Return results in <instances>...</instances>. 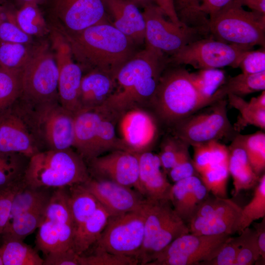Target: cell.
Segmentation results:
<instances>
[{
  "label": "cell",
  "instance_id": "cell-64",
  "mask_svg": "<svg viewBox=\"0 0 265 265\" xmlns=\"http://www.w3.org/2000/svg\"><path fill=\"white\" fill-rule=\"evenodd\" d=\"M1 0H0V1H1Z\"/></svg>",
  "mask_w": 265,
  "mask_h": 265
},
{
  "label": "cell",
  "instance_id": "cell-20",
  "mask_svg": "<svg viewBox=\"0 0 265 265\" xmlns=\"http://www.w3.org/2000/svg\"><path fill=\"white\" fill-rule=\"evenodd\" d=\"M40 151L15 102L0 116V153H18L29 158Z\"/></svg>",
  "mask_w": 265,
  "mask_h": 265
},
{
  "label": "cell",
  "instance_id": "cell-62",
  "mask_svg": "<svg viewBox=\"0 0 265 265\" xmlns=\"http://www.w3.org/2000/svg\"><path fill=\"white\" fill-rule=\"evenodd\" d=\"M4 10L0 6V20L2 19L3 17L4 14Z\"/></svg>",
  "mask_w": 265,
  "mask_h": 265
},
{
  "label": "cell",
  "instance_id": "cell-4",
  "mask_svg": "<svg viewBox=\"0 0 265 265\" xmlns=\"http://www.w3.org/2000/svg\"><path fill=\"white\" fill-rule=\"evenodd\" d=\"M204 107L190 72L180 65L167 67L161 76L150 106L160 123L171 128Z\"/></svg>",
  "mask_w": 265,
  "mask_h": 265
},
{
  "label": "cell",
  "instance_id": "cell-26",
  "mask_svg": "<svg viewBox=\"0 0 265 265\" xmlns=\"http://www.w3.org/2000/svg\"><path fill=\"white\" fill-rule=\"evenodd\" d=\"M228 149V169L233 179L234 195L236 196L241 191L255 187L260 177L253 170L238 135L234 138Z\"/></svg>",
  "mask_w": 265,
  "mask_h": 265
},
{
  "label": "cell",
  "instance_id": "cell-9",
  "mask_svg": "<svg viewBox=\"0 0 265 265\" xmlns=\"http://www.w3.org/2000/svg\"><path fill=\"white\" fill-rule=\"evenodd\" d=\"M227 104L223 99L201 108L171 127V134L192 146L231 136L235 130L228 117Z\"/></svg>",
  "mask_w": 265,
  "mask_h": 265
},
{
  "label": "cell",
  "instance_id": "cell-8",
  "mask_svg": "<svg viewBox=\"0 0 265 265\" xmlns=\"http://www.w3.org/2000/svg\"><path fill=\"white\" fill-rule=\"evenodd\" d=\"M21 80L19 101L28 104L59 101L58 66L47 43L34 46L31 57L21 70Z\"/></svg>",
  "mask_w": 265,
  "mask_h": 265
},
{
  "label": "cell",
  "instance_id": "cell-58",
  "mask_svg": "<svg viewBox=\"0 0 265 265\" xmlns=\"http://www.w3.org/2000/svg\"><path fill=\"white\" fill-rule=\"evenodd\" d=\"M241 6H246L251 11L265 14V0H234Z\"/></svg>",
  "mask_w": 265,
  "mask_h": 265
},
{
  "label": "cell",
  "instance_id": "cell-35",
  "mask_svg": "<svg viewBox=\"0 0 265 265\" xmlns=\"http://www.w3.org/2000/svg\"><path fill=\"white\" fill-rule=\"evenodd\" d=\"M28 159L18 153H0V190L23 179Z\"/></svg>",
  "mask_w": 265,
  "mask_h": 265
},
{
  "label": "cell",
  "instance_id": "cell-48",
  "mask_svg": "<svg viewBox=\"0 0 265 265\" xmlns=\"http://www.w3.org/2000/svg\"><path fill=\"white\" fill-rule=\"evenodd\" d=\"M138 264L134 257L109 253L96 248L93 254L80 255L79 265H135Z\"/></svg>",
  "mask_w": 265,
  "mask_h": 265
},
{
  "label": "cell",
  "instance_id": "cell-19",
  "mask_svg": "<svg viewBox=\"0 0 265 265\" xmlns=\"http://www.w3.org/2000/svg\"><path fill=\"white\" fill-rule=\"evenodd\" d=\"M82 185L107 210L110 217L140 210L146 201L136 190L110 180L90 177Z\"/></svg>",
  "mask_w": 265,
  "mask_h": 265
},
{
  "label": "cell",
  "instance_id": "cell-16",
  "mask_svg": "<svg viewBox=\"0 0 265 265\" xmlns=\"http://www.w3.org/2000/svg\"><path fill=\"white\" fill-rule=\"evenodd\" d=\"M52 47L58 69V92L63 107L76 114L80 110L79 95L83 74L80 66L74 61L69 44L56 28H51Z\"/></svg>",
  "mask_w": 265,
  "mask_h": 265
},
{
  "label": "cell",
  "instance_id": "cell-11",
  "mask_svg": "<svg viewBox=\"0 0 265 265\" xmlns=\"http://www.w3.org/2000/svg\"><path fill=\"white\" fill-rule=\"evenodd\" d=\"M230 236L183 235L157 254L147 265H200L212 259Z\"/></svg>",
  "mask_w": 265,
  "mask_h": 265
},
{
  "label": "cell",
  "instance_id": "cell-5",
  "mask_svg": "<svg viewBox=\"0 0 265 265\" xmlns=\"http://www.w3.org/2000/svg\"><path fill=\"white\" fill-rule=\"evenodd\" d=\"M16 105L41 151L73 148L75 114L59 101L28 104L18 99Z\"/></svg>",
  "mask_w": 265,
  "mask_h": 265
},
{
  "label": "cell",
  "instance_id": "cell-22",
  "mask_svg": "<svg viewBox=\"0 0 265 265\" xmlns=\"http://www.w3.org/2000/svg\"><path fill=\"white\" fill-rule=\"evenodd\" d=\"M112 25L136 46L145 40V22L139 7L129 0H103Z\"/></svg>",
  "mask_w": 265,
  "mask_h": 265
},
{
  "label": "cell",
  "instance_id": "cell-12",
  "mask_svg": "<svg viewBox=\"0 0 265 265\" xmlns=\"http://www.w3.org/2000/svg\"><path fill=\"white\" fill-rule=\"evenodd\" d=\"M146 45L170 56L190 43L208 37L198 30L167 20L156 4L144 8Z\"/></svg>",
  "mask_w": 265,
  "mask_h": 265
},
{
  "label": "cell",
  "instance_id": "cell-55",
  "mask_svg": "<svg viewBox=\"0 0 265 265\" xmlns=\"http://www.w3.org/2000/svg\"><path fill=\"white\" fill-rule=\"evenodd\" d=\"M201 10L209 16L212 17L225 8L234 0H198Z\"/></svg>",
  "mask_w": 265,
  "mask_h": 265
},
{
  "label": "cell",
  "instance_id": "cell-32",
  "mask_svg": "<svg viewBox=\"0 0 265 265\" xmlns=\"http://www.w3.org/2000/svg\"><path fill=\"white\" fill-rule=\"evenodd\" d=\"M193 164L198 174L211 167L228 163V147L218 141H211L193 146Z\"/></svg>",
  "mask_w": 265,
  "mask_h": 265
},
{
  "label": "cell",
  "instance_id": "cell-39",
  "mask_svg": "<svg viewBox=\"0 0 265 265\" xmlns=\"http://www.w3.org/2000/svg\"><path fill=\"white\" fill-rule=\"evenodd\" d=\"M179 21L205 34L209 33L208 16L200 9L198 0H174Z\"/></svg>",
  "mask_w": 265,
  "mask_h": 265
},
{
  "label": "cell",
  "instance_id": "cell-15",
  "mask_svg": "<svg viewBox=\"0 0 265 265\" xmlns=\"http://www.w3.org/2000/svg\"><path fill=\"white\" fill-rule=\"evenodd\" d=\"M242 208L228 198L208 197L190 220L189 233L203 235H232L238 232Z\"/></svg>",
  "mask_w": 265,
  "mask_h": 265
},
{
  "label": "cell",
  "instance_id": "cell-60",
  "mask_svg": "<svg viewBox=\"0 0 265 265\" xmlns=\"http://www.w3.org/2000/svg\"><path fill=\"white\" fill-rule=\"evenodd\" d=\"M129 0L134 3L138 7H141L143 8L150 5L156 4L155 0Z\"/></svg>",
  "mask_w": 265,
  "mask_h": 265
},
{
  "label": "cell",
  "instance_id": "cell-37",
  "mask_svg": "<svg viewBox=\"0 0 265 265\" xmlns=\"http://www.w3.org/2000/svg\"><path fill=\"white\" fill-rule=\"evenodd\" d=\"M227 103L239 112L234 129L237 131L248 125H253L262 130L265 129V109H257L241 97L229 94Z\"/></svg>",
  "mask_w": 265,
  "mask_h": 265
},
{
  "label": "cell",
  "instance_id": "cell-44",
  "mask_svg": "<svg viewBox=\"0 0 265 265\" xmlns=\"http://www.w3.org/2000/svg\"><path fill=\"white\" fill-rule=\"evenodd\" d=\"M31 44L0 42V67L22 70L28 61L34 46Z\"/></svg>",
  "mask_w": 265,
  "mask_h": 265
},
{
  "label": "cell",
  "instance_id": "cell-45",
  "mask_svg": "<svg viewBox=\"0 0 265 265\" xmlns=\"http://www.w3.org/2000/svg\"><path fill=\"white\" fill-rule=\"evenodd\" d=\"M209 193L220 198L227 197V184L229 172L228 163L211 167L199 174Z\"/></svg>",
  "mask_w": 265,
  "mask_h": 265
},
{
  "label": "cell",
  "instance_id": "cell-46",
  "mask_svg": "<svg viewBox=\"0 0 265 265\" xmlns=\"http://www.w3.org/2000/svg\"><path fill=\"white\" fill-rule=\"evenodd\" d=\"M239 234V248L234 265H252L261 258L256 232L248 227Z\"/></svg>",
  "mask_w": 265,
  "mask_h": 265
},
{
  "label": "cell",
  "instance_id": "cell-52",
  "mask_svg": "<svg viewBox=\"0 0 265 265\" xmlns=\"http://www.w3.org/2000/svg\"><path fill=\"white\" fill-rule=\"evenodd\" d=\"M23 183V180L0 190V235L9 222L11 203L13 196Z\"/></svg>",
  "mask_w": 265,
  "mask_h": 265
},
{
  "label": "cell",
  "instance_id": "cell-29",
  "mask_svg": "<svg viewBox=\"0 0 265 265\" xmlns=\"http://www.w3.org/2000/svg\"><path fill=\"white\" fill-rule=\"evenodd\" d=\"M69 187V205L76 230L94 213L100 203L82 184Z\"/></svg>",
  "mask_w": 265,
  "mask_h": 265
},
{
  "label": "cell",
  "instance_id": "cell-6",
  "mask_svg": "<svg viewBox=\"0 0 265 265\" xmlns=\"http://www.w3.org/2000/svg\"><path fill=\"white\" fill-rule=\"evenodd\" d=\"M209 19L210 36L229 44L265 46V14L244 10L234 0Z\"/></svg>",
  "mask_w": 265,
  "mask_h": 265
},
{
  "label": "cell",
  "instance_id": "cell-3",
  "mask_svg": "<svg viewBox=\"0 0 265 265\" xmlns=\"http://www.w3.org/2000/svg\"><path fill=\"white\" fill-rule=\"evenodd\" d=\"M90 176L87 163L73 148L40 151L28 159L24 183L33 187H66L81 184Z\"/></svg>",
  "mask_w": 265,
  "mask_h": 265
},
{
  "label": "cell",
  "instance_id": "cell-53",
  "mask_svg": "<svg viewBox=\"0 0 265 265\" xmlns=\"http://www.w3.org/2000/svg\"><path fill=\"white\" fill-rule=\"evenodd\" d=\"M79 257L72 249L53 252L45 256L43 265H79Z\"/></svg>",
  "mask_w": 265,
  "mask_h": 265
},
{
  "label": "cell",
  "instance_id": "cell-57",
  "mask_svg": "<svg viewBox=\"0 0 265 265\" xmlns=\"http://www.w3.org/2000/svg\"><path fill=\"white\" fill-rule=\"evenodd\" d=\"M259 223L253 224L254 230L256 232L261 257L265 259V218Z\"/></svg>",
  "mask_w": 265,
  "mask_h": 265
},
{
  "label": "cell",
  "instance_id": "cell-17",
  "mask_svg": "<svg viewBox=\"0 0 265 265\" xmlns=\"http://www.w3.org/2000/svg\"><path fill=\"white\" fill-rule=\"evenodd\" d=\"M86 163L90 177L113 181L141 194L137 154L116 150L94 158Z\"/></svg>",
  "mask_w": 265,
  "mask_h": 265
},
{
  "label": "cell",
  "instance_id": "cell-34",
  "mask_svg": "<svg viewBox=\"0 0 265 265\" xmlns=\"http://www.w3.org/2000/svg\"><path fill=\"white\" fill-rule=\"evenodd\" d=\"M10 14L17 26L31 37H41L50 33L51 28L36 3L23 5L15 14L11 12Z\"/></svg>",
  "mask_w": 265,
  "mask_h": 265
},
{
  "label": "cell",
  "instance_id": "cell-1",
  "mask_svg": "<svg viewBox=\"0 0 265 265\" xmlns=\"http://www.w3.org/2000/svg\"><path fill=\"white\" fill-rule=\"evenodd\" d=\"M58 30L69 44L73 58L83 73L97 70L115 77L119 69L137 52V46L110 22L75 32Z\"/></svg>",
  "mask_w": 265,
  "mask_h": 265
},
{
  "label": "cell",
  "instance_id": "cell-56",
  "mask_svg": "<svg viewBox=\"0 0 265 265\" xmlns=\"http://www.w3.org/2000/svg\"><path fill=\"white\" fill-rule=\"evenodd\" d=\"M155 1L170 21L176 24H183L177 15L174 0H155Z\"/></svg>",
  "mask_w": 265,
  "mask_h": 265
},
{
  "label": "cell",
  "instance_id": "cell-38",
  "mask_svg": "<svg viewBox=\"0 0 265 265\" xmlns=\"http://www.w3.org/2000/svg\"><path fill=\"white\" fill-rule=\"evenodd\" d=\"M190 74L205 106L209 105L212 96L226 80L225 72L219 69H200Z\"/></svg>",
  "mask_w": 265,
  "mask_h": 265
},
{
  "label": "cell",
  "instance_id": "cell-40",
  "mask_svg": "<svg viewBox=\"0 0 265 265\" xmlns=\"http://www.w3.org/2000/svg\"><path fill=\"white\" fill-rule=\"evenodd\" d=\"M42 220L74 224L70 208L69 192L65 187L56 188L51 193L45 208Z\"/></svg>",
  "mask_w": 265,
  "mask_h": 265
},
{
  "label": "cell",
  "instance_id": "cell-31",
  "mask_svg": "<svg viewBox=\"0 0 265 265\" xmlns=\"http://www.w3.org/2000/svg\"><path fill=\"white\" fill-rule=\"evenodd\" d=\"M3 265H43L37 251L23 240L5 239L0 246Z\"/></svg>",
  "mask_w": 265,
  "mask_h": 265
},
{
  "label": "cell",
  "instance_id": "cell-36",
  "mask_svg": "<svg viewBox=\"0 0 265 265\" xmlns=\"http://www.w3.org/2000/svg\"><path fill=\"white\" fill-rule=\"evenodd\" d=\"M21 70L0 67V116L19 99L21 91Z\"/></svg>",
  "mask_w": 265,
  "mask_h": 265
},
{
  "label": "cell",
  "instance_id": "cell-2",
  "mask_svg": "<svg viewBox=\"0 0 265 265\" xmlns=\"http://www.w3.org/2000/svg\"><path fill=\"white\" fill-rule=\"evenodd\" d=\"M168 64L165 54L146 45L118 71L116 88L104 105L118 112L133 106L150 108L161 76Z\"/></svg>",
  "mask_w": 265,
  "mask_h": 265
},
{
  "label": "cell",
  "instance_id": "cell-14",
  "mask_svg": "<svg viewBox=\"0 0 265 265\" xmlns=\"http://www.w3.org/2000/svg\"><path fill=\"white\" fill-rule=\"evenodd\" d=\"M118 112L116 132L122 150L135 154L152 151L159 138L160 124L153 111L133 106Z\"/></svg>",
  "mask_w": 265,
  "mask_h": 265
},
{
  "label": "cell",
  "instance_id": "cell-10",
  "mask_svg": "<svg viewBox=\"0 0 265 265\" xmlns=\"http://www.w3.org/2000/svg\"><path fill=\"white\" fill-rule=\"evenodd\" d=\"M253 47L226 43L212 36L195 40L168 57V64L188 65L199 70L238 68L243 53Z\"/></svg>",
  "mask_w": 265,
  "mask_h": 265
},
{
  "label": "cell",
  "instance_id": "cell-33",
  "mask_svg": "<svg viewBox=\"0 0 265 265\" xmlns=\"http://www.w3.org/2000/svg\"><path fill=\"white\" fill-rule=\"evenodd\" d=\"M46 206L19 213L13 217L1 234L3 239L23 240L38 228Z\"/></svg>",
  "mask_w": 265,
  "mask_h": 265
},
{
  "label": "cell",
  "instance_id": "cell-49",
  "mask_svg": "<svg viewBox=\"0 0 265 265\" xmlns=\"http://www.w3.org/2000/svg\"><path fill=\"white\" fill-rule=\"evenodd\" d=\"M32 37L17 26L12 18L10 12L5 10L0 20V42L31 44Z\"/></svg>",
  "mask_w": 265,
  "mask_h": 265
},
{
  "label": "cell",
  "instance_id": "cell-25",
  "mask_svg": "<svg viewBox=\"0 0 265 265\" xmlns=\"http://www.w3.org/2000/svg\"><path fill=\"white\" fill-rule=\"evenodd\" d=\"M116 87L115 78L110 74L97 70L84 73L79 95L80 110L103 106Z\"/></svg>",
  "mask_w": 265,
  "mask_h": 265
},
{
  "label": "cell",
  "instance_id": "cell-28",
  "mask_svg": "<svg viewBox=\"0 0 265 265\" xmlns=\"http://www.w3.org/2000/svg\"><path fill=\"white\" fill-rule=\"evenodd\" d=\"M265 89V71L257 74L241 73L225 80L211 97L210 104L225 99L229 94L241 97Z\"/></svg>",
  "mask_w": 265,
  "mask_h": 265
},
{
  "label": "cell",
  "instance_id": "cell-21",
  "mask_svg": "<svg viewBox=\"0 0 265 265\" xmlns=\"http://www.w3.org/2000/svg\"><path fill=\"white\" fill-rule=\"evenodd\" d=\"M137 155L141 195L149 200L169 201L172 185L162 169L158 155L149 151Z\"/></svg>",
  "mask_w": 265,
  "mask_h": 265
},
{
  "label": "cell",
  "instance_id": "cell-51",
  "mask_svg": "<svg viewBox=\"0 0 265 265\" xmlns=\"http://www.w3.org/2000/svg\"><path fill=\"white\" fill-rule=\"evenodd\" d=\"M238 67L244 74H257L265 71V47L246 51L240 60Z\"/></svg>",
  "mask_w": 265,
  "mask_h": 265
},
{
  "label": "cell",
  "instance_id": "cell-50",
  "mask_svg": "<svg viewBox=\"0 0 265 265\" xmlns=\"http://www.w3.org/2000/svg\"><path fill=\"white\" fill-rule=\"evenodd\" d=\"M239 245V237L230 236L212 259L200 265H234Z\"/></svg>",
  "mask_w": 265,
  "mask_h": 265
},
{
  "label": "cell",
  "instance_id": "cell-7",
  "mask_svg": "<svg viewBox=\"0 0 265 265\" xmlns=\"http://www.w3.org/2000/svg\"><path fill=\"white\" fill-rule=\"evenodd\" d=\"M144 211V238L136 258L138 264L147 265L157 254L189 230L169 201L146 199Z\"/></svg>",
  "mask_w": 265,
  "mask_h": 265
},
{
  "label": "cell",
  "instance_id": "cell-54",
  "mask_svg": "<svg viewBox=\"0 0 265 265\" xmlns=\"http://www.w3.org/2000/svg\"><path fill=\"white\" fill-rule=\"evenodd\" d=\"M196 172L192 160L188 157L172 168L167 173L174 183L182 179L195 175Z\"/></svg>",
  "mask_w": 265,
  "mask_h": 265
},
{
  "label": "cell",
  "instance_id": "cell-18",
  "mask_svg": "<svg viewBox=\"0 0 265 265\" xmlns=\"http://www.w3.org/2000/svg\"><path fill=\"white\" fill-rule=\"evenodd\" d=\"M53 9L59 30L75 32L107 22L103 0H53Z\"/></svg>",
  "mask_w": 265,
  "mask_h": 265
},
{
  "label": "cell",
  "instance_id": "cell-42",
  "mask_svg": "<svg viewBox=\"0 0 265 265\" xmlns=\"http://www.w3.org/2000/svg\"><path fill=\"white\" fill-rule=\"evenodd\" d=\"M251 201L242 208L238 233L248 227L255 220L265 217V174H262L255 186Z\"/></svg>",
  "mask_w": 265,
  "mask_h": 265
},
{
  "label": "cell",
  "instance_id": "cell-23",
  "mask_svg": "<svg viewBox=\"0 0 265 265\" xmlns=\"http://www.w3.org/2000/svg\"><path fill=\"white\" fill-rule=\"evenodd\" d=\"M208 193L200 178L193 175L172 185L169 201L175 212L188 225Z\"/></svg>",
  "mask_w": 265,
  "mask_h": 265
},
{
  "label": "cell",
  "instance_id": "cell-59",
  "mask_svg": "<svg viewBox=\"0 0 265 265\" xmlns=\"http://www.w3.org/2000/svg\"><path fill=\"white\" fill-rule=\"evenodd\" d=\"M249 103L257 109H265V90L262 91V93L257 97L251 98Z\"/></svg>",
  "mask_w": 265,
  "mask_h": 265
},
{
  "label": "cell",
  "instance_id": "cell-30",
  "mask_svg": "<svg viewBox=\"0 0 265 265\" xmlns=\"http://www.w3.org/2000/svg\"><path fill=\"white\" fill-rule=\"evenodd\" d=\"M51 195L47 188L31 187L26 185L23 181L13 196L10 220L22 212L45 207Z\"/></svg>",
  "mask_w": 265,
  "mask_h": 265
},
{
  "label": "cell",
  "instance_id": "cell-27",
  "mask_svg": "<svg viewBox=\"0 0 265 265\" xmlns=\"http://www.w3.org/2000/svg\"><path fill=\"white\" fill-rule=\"evenodd\" d=\"M110 215L100 204L97 209L76 230L73 242V250L82 255L99 239L106 227Z\"/></svg>",
  "mask_w": 265,
  "mask_h": 265
},
{
  "label": "cell",
  "instance_id": "cell-47",
  "mask_svg": "<svg viewBox=\"0 0 265 265\" xmlns=\"http://www.w3.org/2000/svg\"><path fill=\"white\" fill-rule=\"evenodd\" d=\"M38 228L35 240L36 248L45 256L61 251L58 223L42 220Z\"/></svg>",
  "mask_w": 265,
  "mask_h": 265
},
{
  "label": "cell",
  "instance_id": "cell-61",
  "mask_svg": "<svg viewBox=\"0 0 265 265\" xmlns=\"http://www.w3.org/2000/svg\"><path fill=\"white\" fill-rule=\"evenodd\" d=\"M39 0H19V1L22 3V6L26 4L36 3Z\"/></svg>",
  "mask_w": 265,
  "mask_h": 265
},
{
  "label": "cell",
  "instance_id": "cell-63",
  "mask_svg": "<svg viewBox=\"0 0 265 265\" xmlns=\"http://www.w3.org/2000/svg\"><path fill=\"white\" fill-rule=\"evenodd\" d=\"M0 265H3V263H2L0 256Z\"/></svg>",
  "mask_w": 265,
  "mask_h": 265
},
{
  "label": "cell",
  "instance_id": "cell-24",
  "mask_svg": "<svg viewBox=\"0 0 265 265\" xmlns=\"http://www.w3.org/2000/svg\"><path fill=\"white\" fill-rule=\"evenodd\" d=\"M104 111L102 106L95 108L81 109L75 114L73 148L86 162L99 156L97 138Z\"/></svg>",
  "mask_w": 265,
  "mask_h": 265
},
{
  "label": "cell",
  "instance_id": "cell-41",
  "mask_svg": "<svg viewBox=\"0 0 265 265\" xmlns=\"http://www.w3.org/2000/svg\"><path fill=\"white\" fill-rule=\"evenodd\" d=\"M238 136L253 170L260 177L265 169V132L258 131Z\"/></svg>",
  "mask_w": 265,
  "mask_h": 265
},
{
  "label": "cell",
  "instance_id": "cell-43",
  "mask_svg": "<svg viewBox=\"0 0 265 265\" xmlns=\"http://www.w3.org/2000/svg\"><path fill=\"white\" fill-rule=\"evenodd\" d=\"M189 146L172 134L163 140L158 156L162 169L166 174L172 168L190 156Z\"/></svg>",
  "mask_w": 265,
  "mask_h": 265
},
{
  "label": "cell",
  "instance_id": "cell-13",
  "mask_svg": "<svg viewBox=\"0 0 265 265\" xmlns=\"http://www.w3.org/2000/svg\"><path fill=\"white\" fill-rule=\"evenodd\" d=\"M144 206L140 210L110 217L96 243V248L136 259L144 238Z\"/></svg>",
  "mask_w": 265,
  "mask_h": 265
}]
</instances>
